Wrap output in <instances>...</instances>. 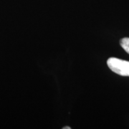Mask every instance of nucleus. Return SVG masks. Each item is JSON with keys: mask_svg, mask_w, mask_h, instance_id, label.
<instances>
[{"mask_svg": "<svg viewBox=\"0 0 129 129\" xmlns=\"http://www.w3.org/2000/svg\"><path fill=\"white\" fill-rule=\"evenodd\" d=\"M109 68L115 73L122 76H129V62L118 59L115 57H110L107 61Z\"/></svg>", "mask_w": 129, "mask_h": 129, "instance_id": "nucleus-1", "label": "nucleus"}, {"mask_svg": "<svg viewBox=\"0 0 129 129\" xmlns=\"http://www.w3.org/2000/svg\"><path fill=\"white\" fill-rule=\"evenodd\" d=\"M120 44L121 47H123V49L127 53L129 54V38L128 37H125L120 40Z\"/></svg>", "mask_w": 129, "mask_h": 129, "instance_id": "nucleus-2", "label": "nucleus"}, {"mask_svg": "<svg viewBox=\"0 0 129 129\" xmlns=\"http://www.w3.org/2000/svg\"><path fill=\"white\" fill-rule=\"evenodd\" d=\"M70 128H71L70 127H67V126H66V127H63V128H62V129H70Z\"/></svg>", "mask_w": 129, "mask_h": 129, "instance_id": "nucleus-3", "label": "nucleus"}]
</instances>
